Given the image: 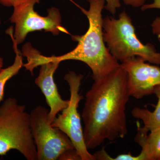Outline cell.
<instances>
[{"instance_id": "obj_1", "label": "cell", "mask_w": 160, "mask_h": 160, "mask_svg": "<svg viewBox=\"0 0 160 160\" xmlns=\"http://www.w3.org/2000/svg\"><path fill=\"white\" fill-rule=\"evenodd\" d=\"M130 97L127 73L120 66L94 81L86 92L82 114L87 149H96L106 141L114 142L125 138L128 133L126 108Z\"/></svg>"}, {"instance_id": "obj_2", "label": "cell", "mask_w": 160, "mask_h": 160, "mask_svg": "<svg viewBox=\"0 0 160 160\" xmlns=\"http://www.w3.org/2000/svg\"><path fill=\"white\" fill-rule=\"evenodd\" d=\"M89 10L81 8L89 21V28L82 35L72 36L77 42L76 47L68 53L59 56L46 57L36 52L32 58L34 68L49 61L61 62L66 60H76L86 64L92 72L93 81L105 77L118 68L120 64L106 46L103 32L102 12L105 9V0H88Z\"/></svg>"}, {"instance_id": "obj_3", "label": "cell", "mask_w": 160, "mask_h": 160, "mask_svg": "<svg viewBox=\"0 0 160 160\" xmlns=\"http://www.w3.org/2000/svg\"><path fill=\"white\" fill-rule=\"evenodd\" d=\"M103 38L110 53L122 62L138 57L146 62L160 66V52L151 43L143 44L138 38L131 18L125 10L118 18L107 16L103 18Z\"/></svg>"}, {"instance_id": "obj_4", "label": "cell", "mask_w": 160, "mask_h": 160, "mask_svg": "<svg viewBox=\"0 0 160 160\" xmlns=\"http://www.w3.org/2000/svg\"><path fill=\"white\" fill-rule=\"evenodd\" d=\"M12 149L19 152L27 160H37L29 113L25 105L10 97L0 106V156L6 155Z\"/></svg>"}, {"instance_id": "obj_5", "label": "cell", "mask_w": 160, "mask_h": 160, "mask_svg": "<svg viewBox=\"0 0 160 160\" xmlns=\"http://www.w3.org/2000/svg\"><path fill=\"white\" fill-rule=\"evenodd\" d=\"M49 112L48 109L39 105L29 113L37 160H60L65 153L75 149L69 138L49 122Z\"/></svg>"}, {"instance_id": "obj_6", "label": "cell", "mask_w": 160, "mask_h": 160, "mask_svg": "<svg viewBox=\"0 0 160 160\" xmlns=\"http://www.w3.org/2000/svg\"><path fill=\"white\" fill-rule=\"evenodd\" d=\"M83 78V75L77 74L73 71H69L64 77L69 87V104L56 117L51 125L62 130L69 138L81 160H96L85 144L81 117L78 110L80 101L83 98L79 93Z\"/></svg>"}, {"instance_id": "obj_7", "label": "cell", "mask_w": 160, "mask_h": 160, "mask_svg": "<svg viewBox=\"0 0 160 160\" xmlns=\"http://www.w3.org/2000/svg\"><path fill=\"white\" fill-rule=\"evenodd\" d=\"M40 0H24L13 7V13L10 18L15 24L13 38L18 45L24 42L29 32L44 30L54 35L61 32L69 34L62 26L59 10L56 8L48 9L47 16L43 17L35 11L34 7Z\"/></svg>"}, {"instance_id": "obj_8", "label": "cell", "mask_w": 160, "mask_h": 160, "mask_svg": "<svg viewBox=\"0 0 160 160\" xmlns=\"http://www.w3.org/2000/svg\"><path fill=\"white\" fill-rule=\"evenodd\" d=\"M146 62L134 57L125 60L120 66L126 71L129 95L137 99L154 94V89L160 86V67Z\"/></svg>"}, {"instance_id": "obj_9", "label": "cell", "mask_w": 160, "mask_h": 160, "mask_svg": "<svg viewBox=\"0 0 160 160\" xmlns=\"http://www.w3.org/2000/svg\"><path fill=\"white\" fill-rule=\"evenodd\" d=\"M60 62L49 61L41 65L39 73L35 80V83L45 96L46 102L50 108L48 120L52 124L58 113L69 105V100L63 99L55 82L53 76L59 66Z\"/></svg>"}, {"instance_id": "obj_10", "label": "cell", "mask_w": 160, "mask_h": 160, "mask_svg": "<svg viewBox=\"0 0 160 160\" xmlns=\"http://www.w3.org/2000/svg\"><path fill=\"white\" fill-rule=\"evenodd\" d=\"M154 94L158 100L153 111L138 107H134L131 111L132 116L143 123V127H141L140 123H137V129L145 133L160 128V86L155 87Z\"/></svg>"}, {"instance_id": "obj_11", "label": "cell", "mask_w": 160, "mask_h": 160, "mask_svg": "<svg viewBox=\"0 0 160 160\" xmlns=\"http://www.w3.org/2000/svg\"><path fill=\"white\" fill-rule=\"evenodd\" d=\"M137 131L134 141L142 148L144 160H160V128L148 133Z\"/></svg>"}, {"instance_id": "obj_12", "label": "cell", "mask_w": 160, "mask_h": 160, "mask_svg": "<svg viewBox=\"0 0 160 160\" xmlns=\"http://www.w3.org/2000/svg\"><path fill=\"white\" fill-rule=\"evenodd\" d=\"M6 33L10 36L13 42V48L15 53V58L11 66L0 70V103L4 97V90L6 83L11 78L18 74L23 66L22 54L18 48V44L13 37V30L9 29Z\"/></svg>"}, {"instance_id": "obj_13", "label": "cell", "mask_w": 160, "mask_h": 160, "mask_svg": "<svg viewBox=\"0 0 160 160\" xmlns=\"http://www.w3.org/2000/svg\"><path fill=\"white\" fill-rule=\"evenodd\" d=\"M105 9L112 15H114L117 10L121 7L120 0H105Z\"/></svg>"}, {"instance_id": "obj_14", "label": "cell", "mask_w": 160, "mask_h": 160, "mask_svg": "<svg viewBox=\"0 0 160 160\" xmlns=\"http://www.w3.org/2000/svg\"><path fill=\"white\" fill-rule=\"evenodd\" d=\"M111 160H144V158L141 154L138 156L132 155L131 153H124L119 155L115 158H112Z\"/></svg>"}, {"instance_id": "obj_15", "label": "cell", "mask_w": 160, "mask_h": 160, "mask_svg": "<svg viewBox=\"0 0 160 160\" xmlns=\"http://www.w3.org/2000/svg\"><path fill=\"white\" fill-rule=\"evenodd\" d=\"M151 26L152 33L157 36L160 42V17L156 18L152 23Z\"/></svg>"}, {"instance_id": "obj_16", "label": "cell", "mask_w": 160, "mask_h": 160, "mask_svg": "<svg viewBox=\"0 0 160 160\" xmlns=\"http://www.w3.org/2000/svg\"><path fill=\"white\" fill-rule=\"evenodd\" d=\"M146 0H120L126 6H130L133 8L142 7L145 5Z\"/></svg>"}, {"instance_id": "obj_17", "label": "cell", "mask_w": 160, "mask_h": 160, "mask_svg": "<svg viewBox=\"0 0 160 160\" xmlns=\"http://www.w3.org/2000/svg\"><path fill=\"white\" fill-rule=\"evenodd\" d=\"M152 3L145 4L141 7L142 11H145L148 9H160V0H152Z\"/></svg>"}, {"instance_id": "obj_18", "label": "cell", "mask_w": 160, "mask_h": 160, "mask_svg": "<svg viewBox=\"0 0 160 160\" xmlns=\"http://www.w3.org/2000/svg\"><path fill=\"white\" fill-rule=\"evenodd\" d=\"M23 1L24 0H0V3L4 6L13 7Z\"/></svg>"}, {"instance_id": "obj_19", "label": "cell", "mask_w": 160, "mask_h": 160, "mask_svg": "<svg viewBox=\"0 0 160 160\" xmlns=\"http://www.w3.org/2000/svg\"><path fill=\"white\" fill-rule=\"evenodd\" d=\"M3 65V59L2 58L0 57V70L2 69Z\"/></svg>"}]
</instances>
